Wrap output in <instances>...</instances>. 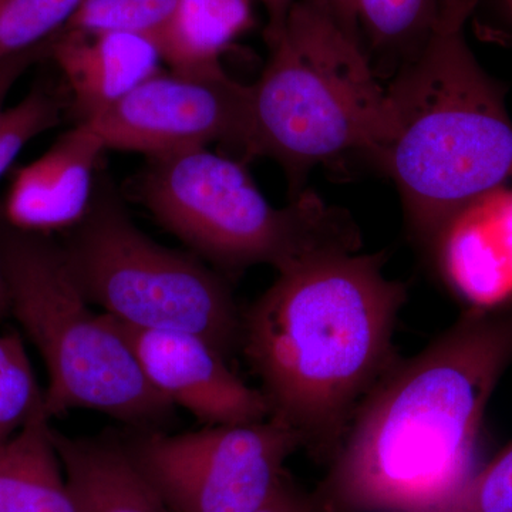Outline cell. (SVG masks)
<instances>
[{
  "label": "cell",
  "instance_id": "1",
  "mask_svg": "<svg viewBox=\"0 0 512 512\" xmlns=\"http://www.w3.org/2000/svg\"><path fill=\"white\" fill-rule=\"evenodd\" d=\"M512 365V301L468 309L367 393L328 474L318 512H441L468 483L485 410Z\"/></svg>",
  "mask_w": 512,
  "mask_h": 512
},
{
  "label": "cell",
  "instance_id": "2",
  "mask_svg": "<svg viewBox=\"0 0 512 512\" xmlns=\"http://www.w3.org/2000/svg\"><path fill=\"white\" fill-rule=\"evenodd\" d=\"M384 254L319 256L278 272L242 311L241 342L269 417L330 463L357 407L399 360L393 336L407 301L383 274Z\"/></svg>",
  "mask_w": 512,
  "mask_h": 512
},
{
  "label": "cell",
  "instance_id": "3",
  "mask_svg": "<svg viewBox=\"0 0 512 512\" xmlns=\"http://www.w3.org/2000/svg\"><path fill=\"white\" fill-rule=\"evenodd\" d=\"M480 0H440L429 35L387 86L392 134L377 165L402 198L424 251L471 205L512 187V120L504 90L468 46Z\"/></svg>",
  "mask_w": 512,
  "mask_h": 512
},
{
  "label": "cell",
  "instance_id": "4",
  "mask_svg": "<svg viewBox=\"0 0 512 512\" xmlns=\"http://www.w3.org/2000/svg\"><path fill=\"white\" fill-rule=\"evenodd\" d=\"M251 84L247 158L281 164L291 200L316 165L352 154L379 161L392 134L389 92L325 0H296Z\"/></svg>",
  "mask_w": 512,
  "mask_h": 512
},
{
  "label": "cell",
  "instance_id": "5",
  "mask_svg": "<svg viewBox=\"0 0 512 512\" xmlns=\"http://www.w3.org/2000/svg\"><path fill=\"white\" fill-rule=\"evenodd\" d=\"M138 200L192 254L225 274L256 265L278 272L333 254H355L362 235L343 208L303 191L276 208L241 161L208 147L148 158Z\"/></svg>",
  "mask_w": 512,
  "mask_h": 512
},
{
  "label": "cell",
  "instance_id": "6",
  "mask_svg": "<svg viewBox=\"0 0 512 512\" xmlns=\"http://www.w3.org/2000/svg\"><path fill=\"white\" fill-rule=\"evenodd\" d=\"M0 261L10 313L45 362L49 419L92 410L137 431L160 430L170 421L174 404L144 375L120 323L90 308L60 244L9 227L0 232Z\"/></svg>",
  "mask_w": 512,
  "mask_h": 512
},
{
  "label": "cell",
  "instance_id": "7",
  "mask_svg": "<svg viewBox=\"0 0 512 512\" xmlns=\"http://www.w3.org/2000/svg\"><path fill=\"white\" fill-rule=\"evenodd\" d=\"M60 247L84 298L138 329L192 333L225 357L239 349L242 311L231 286L200 256L158 244L134 224L110 183Z\"/></svg>",
  "mask_w": 512,
  "mask_h": 512
},
{
  "label": "cell",
  "instance_id": "8",
  "mask_svg": "<svg viewBox=\"0 0 512 512\" xmlns=\"http://www.w3.org/2000/svg\"><path fill=\"white\" fill-rule=\"evenodd\" d=\"M134 460L174 512H252L288 474L302 439L282 421L205 426L188 433L137 431Z\"/></svg>",
  "mask_w": 512,
  "mask_h": 512
},
{
  "label": "cell",
  "instance_id": "9",
  "mask_svg": "<svg viewBox=\"0 0 512 512\" xmlns=\"http://www.w3.org/2000/svg\"><path fill=\"white\" fill-rule=\"evenodd\" d=\"M251 86L222 66L160 72L87 121L107 150L150 157L227 144L248 153Z\"/></svg>",
  "mask_w": 512,
  "mask_h": 512
},
{
  "label": "cell",
  "instance_id": "10",
  "mask_svg": "<svg viewBox=\"0 0 512 512\" xmlns=\"http://www.w3.org/2000/svg\"><path fill=\"white\" fill-rule=\"evenodd\" d=\"M120 326L150 383L205 426L268 419L264 393L239 379L227 357L207 340L192 333Z\"/></svg>",
  "mask_w": 512,
  "mask_h": 512
},
{
  "label": "cell",
  "instance_id": "11",
  "mask_svg": "<svg viewBox=\"0 0 512 512\" xmlns=\"http://www.w3.org/2000/svg\"><path fill=\"white\" fill-rule=\"evenodd\" d=\"M107 148L87 123H77L16 174L6 200L10 227L50 234L69 231L92 205Z\"/></svg>",
  "mask_w": 512,
  "mask_h": 512
},
{
  "label": "cell",
  "instance_id": "12",
  "mask_svg": "<svg viewBox=\"0 0 512 512\" xmlns=\"http://www.w3.org/2000/svg\"><path fill=\"white\" fill-rule=\"evenodd\" d=\"M49 56L66 79L79 123L96 119L163 72L164 63L153 40L117 32L62 29L50 39Z\"/></svg>",
  "mask_w": 512,
  "mask_h": 512
},
{
  "label": "cell",
  "instance_id": "13",
  "mask_svg": "<svg viewBox=\"0 0 512 512\" xmlns=\"http://www.w3.org/2000/svg\"><path fill=\"white\" fill-rule=\"evenodd\" d=\"M52 439L80 512H174L121 437H69L52 429Z\"/></svg>",
  "mask_w": 512,
  "mask_h": 512
},
{
  "label": "cell",
  "instance_id": "14",
  "mask_svg": "<svg viewBox=\"0 0 512 512\" xmlns=\"http://www.w3.org/2000/svg\"><path fill=\"white\" fill-rule=\"evenodd\" d=\"M45 410L0 443V512H80Z\"/></svg>",
  "mask_w": 512,
  "mask_h": 512
},
{
  "label": "cell",
  "instance_id": "15",
  "mask_svg": "<svg viewBox=\"0 0 512 512\" xmlns=\"http://www.w3.org/2000/svg\"><path fill=\"white\" fill-rule=\"evenodd\" d=\"M254 25V0H177L157 46L170 70L212 69Z\"/></svg>",
  "mask_w": 512,
  "mask_h": 512
},
{
  "label": "cell",
  "instance_id": "16",
  "mask_svg": "<svg viewBox=\"0 0 512 512\" xmlns=\"http://www.w3.org/2000/svg\"><path fill=\"white\" fill-rule=\"evenodd\" d=\"M45 410V392L19 333L0 335V443L19 433Z\"/></svg>",
  "mask_w": 512,
  "mask_h": 512
},
{
  "label": "cell",
  "instance_id": "17",
  "mask_svg": "<svg viewBox=\"0 0 512 512\" xmlns=\"http://www.w3.org/2000/svg\"><path fill=\"white\" fill-rule=\"evenodd\" d=\"M440 0H357V26L373 47L399 50L417 45L429 35Z\"/></svg>",
  "mask_w": 512,
  "mask_h": 512
},
{
  "label": "cell",
  "instance_id": "18",
  "mask_svg": "<svg viewBox=\"0 0 512 512\" xmlns=\"http://www.w3.org/2000/svg\"><path fill=\"white\" fill-rule=\"evenodd\" d=\"M177 0H82L64 30L130 33L158 42Z\"/></svg>",
  "mask_w": 512,
  "mask_h": 512
},
{
  "label": "cell",
  "instance_id": "19",
  "mask_svg": "<svg viewBox=\"0 0 512 512\" xmlns=\"http://www.w3.org/2000/svg\"><path fill=\"white\" fill-rule=\"evenodd\" d=\"M82 0H0V59L55 36Z\"/></svg>",
  "mask_w": 512,
  "mask_h": 512
},
{
  "label": "cell",
  "instance_id": "20",
  "mask_svg": "<svg viewBox=\"0 0 512 512\" xmlns=\"http://www.w3.org/2000/svg\"><path fill=\"white\" fill-rule=\"evenodd\" d=\"M62 116V100L43 87L33 89L6 109L0 119V177L30 141L59 126Z\"/></svg>",
  "mask_w": 512,
  "mask_h": 512
},
{
  "label": "cell",
  "instance_id": "21",
  "mask_svg": "<svg viewBox=\"0 0 512 512\" xmlns=\"http://www.w3.org/2000/svg\"><path fill=\"white\" fill-rule=\"evenodd\" d=\"M50 39L16 55L0 59V119L6 110L5 101L20 77L28 72L30 66H33L40 57L49 55Z\"/></svg>",
  "mask_w": 512,
  "mask_h": 512
},
{
  "label": "cell",
  "instance_id": "22",
  "mask_svg": "<svg viewBox=\"0 0 512 512\" xmlns=\"http://www.w3.org/2000/svg\"><path fill=\"white\" fill-rule=\"evenodd\" d=\"M252 512H315L311 494L303 493L288 476L261 507Z\"/></svg>",
  "mask_w": 512,
  "mask_h": 512
},
{
  "label": "cell",
  "instance_id": "23",
  "mask_svg": "<svg viewBox=\"0 0 512 512\" xmlns=\"http://www.w3.org/2000/svg\"><path fill=\"white\" fill-rule=\"evenodd\" d=\"M259 2L264 5L266 16H268L265 37L268 45H271L284 30L286 19L296 0H259Z\"/></svg>",
  "mask_w": 512,
  "mask_h": 512
},
{
  "label": "cell",
  "instance_id": "24",
  "mask_svg": "<svg viewBox=\"0 0 512 512\" xmlns=\"http://www.w3.org/2000/svg\"><path fill=\"white\" fill-rule=\"evenodd\" d=\"M325 2L346 28L357 33V30H359V26H357V0H325Z\"/></svg>",
  "mask_w": 512,
  "mask_h": 512
},
{
  "label": "cell",
  "instance_id": "25",
  "mask_svg": "<svg viewBox=\"0 0 512 512\" xmlns=\"http://www.w3.org/2000/svg\"><path fill=\"white\" fill-rule=\"evenodd\" d=\"M8 313H10L8 284H6L5 272H3L2 261H0V318Z\"/></svg>",
  "mask_w": 512,
  "mask_h": 512
},
{
  "label": "cell",
  "instance_id": "26",
  "mask_svg": "<svg viewBox=\"0 0 512 512\" xmlns=\"http://www.w3.org/2000/svg\"><path fill=\"white\" fill-rule=\"evenodd\" d=\"M501 3H503L505 15H507L508 22H510L512 28V0H501Z\"/></svg>",
  "mask_w": 512,
  "mask_h": 512
},
{
  "label": "cell",
  "instance_id": "27",
  "mask_svg": "<svg viewBox=\"0 0 512 512\" xmlns=\"http://www.w3.org/2000/svg\"><path fill=\"white\" fill-rule=\"evenodd\" d=\"M313 507H315V505H313ZM315 512H318V511L315 510Z\"/></svg>",
  "mask_w": 512,
  "mask_h": 512
}]
</instances>
